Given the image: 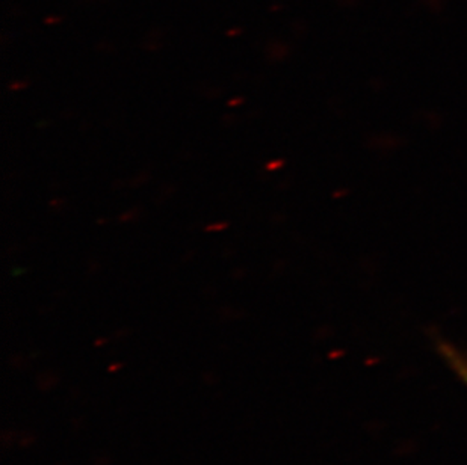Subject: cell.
Returning <instances> with one entry per match:
<instances>
[{
    "mask_svg": "<svg viewBox=\"0 0 467 465\" xmlns=\"http://www.w3.org/2000/svg\"><path fill=\"white\" fill-rule=\"evenodd\" d=\"M437 352L455 377L463 382L467 388V351L451 342H437Z\"/></svg>",
    "mask_w": 467,
    "mask_h": 465,
    "instance_id": "cell-1",
    "label": "cell"
}]
</instances>
